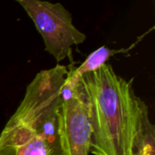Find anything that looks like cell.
I'll return each mask as SVG.
<instances>
[{
	"label": "cell",
	"instance_id": "obj_5",
	"mask_svg": "<svg viewBox=\"0 0 155 155\" xmlns=\"http://www.w3.org/2000/svg\"><path fill=\"white\" fill-rule=\"evenodd\" d=\"M153 28H154V26H153L149 31L144 33L143 35L139 36L137 38V40L132 45H130L127 48L111 49V48H108L105 45H103V46L97 48L96 50L92 52L78 67H76V68H74L73 66L68 67L69 73H68V75H67V81L70 82V83H77V82H79V80L84 74H86L88 73H91V72H94V71L101 68L103 65H104L106 64V62L112 56H114L115 54H125V53L131 51Z\"/></svg>",
	"mask_w": 155,
	"mask_h": 155
},
{
	"label": "cell",
	"instance_id": "obj_2",
	"mask_svg": "<svg viewBox=\"0 0 155 155\" xmlns=\"http://www.w3.org/2000/svg\"><path fill=\"white\" fill-rule=\"evenodd\" d=\"M68 73L56 64L35 74L0 133V155H64L59 112Z\"/></svg>",
	"mask_w": 155,
	"mask_h": 155
},
{
	"label": "cell",
	"instance_id": "obj_4",
	"mask_svg": "<svg viewBox=\"0 0 155 155\" xmlns=\"http://www.w3.org/2000/svg\"><path fill=\"white\" fill-rule=\"evenodd\" d=\"M59 125L63 154H90L92 128L88 105L80 81L70 83L66 77L62 93Z\"/></svg>",
	"mask_w": 155,
	"mask_h": 155
},
{
	"label": "cell",
	"instance_id": "obj_6",
	"mask_svg": "<svg viewBox=\"0 0 155 155\" xmlns=\"http://www.w3.org/2000/svg\"><path fill=\"white\" fill-rule=\"evenodd\" d=\"M136 155H155V126L150 119L149 113L143 119Z\"/></svg>",
	"mask_w": 155,
	"mask_h": 155
},
{
	"label": "cell",
	"instance_id": "obj_3",
	"mask_svg": "<svg viewBox=\"0 0 155 155\" xmlns=\"http://www.w3.org/2000/svg\"><path fill=\"white\" fill-rule=\"evenodd\" d=\"M41 35L45 50L60 63L72 56V47L84 43V33L75 27L71 13L61 4L42 0H16Z\"/></svg>",
	"mask_w": 155,
	"mask_h": 155
},
{
	"label": "cell",
	"instance_id": "obj_1",
	"mask_svg": "<svg viewBox=\"0 0 155 155\" xmlns=\"http://www.w3.org/2000/svg\"><path fill=\"white\" fill-rule=\"evenodd\" d=\"M92 128L90 153L136 155L147 104L136 94L134 79L105 64L80 80Z\"/></svg>",
	"mask_w": 155,
	"mask_h": 155
}]
</instances>
